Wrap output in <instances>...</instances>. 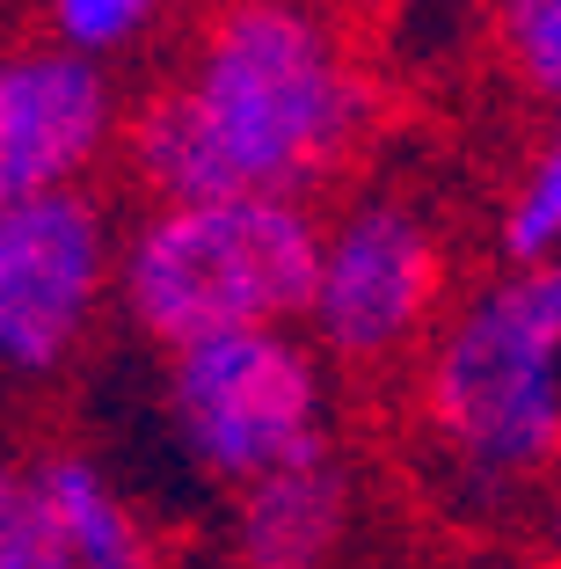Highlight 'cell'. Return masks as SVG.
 Wrapping results in <instances>:
<instances>
[{
    "mask_svg": "<svg viewBox=\"0 0 561 569\" xmlns=\"http://www.w3.org/2000/svg\"><path fill=\"white\" fill-rule=\"evenodd\" d=\"M380 124V81L329 0H219L182 73L124 124L153 204L314 198Z\"/></svg>",
    "mask_w": 561,
    "mask_h": 569,
    "instance_id": "6da1fadb",
    "label": "cell"
},
{
    "mask_svg": "<svg viewBox=\"0 0 561 569\" xmlns=\"http://www.w3.org/2000/svg\"><path fill=\"white\" fill-rule=\"evenodd\" d=\"M423 452L474 511L554 489L561 497V270H511L460 284L409 366Z\"/></svg>",
    "mask_w": 561,
    "mask_h": 569,
    "instance_id": "7a4b0ae2",
    "label": "cell"
},
{
    "mask_svg": "<svg viewBox=\"0 0 561 569\" xmlns=\"http://www.w3.org/2000/svg\"><path fill=\"white\" fill-rule=\"evenodd\" d=\"M314 278L321 219L299 198L153 204L117 256V300L132 329L168 351L227 329H299Z\"/></svg>",
    "mask_w": 561,
    "mask_h": 569,
    "instance_id": "3957f363",
    "label": "cell"
},
{
    "mask_svg": "<svg viewBox=\"0 0 561 569\" xmlns=\"http://www.w3.org/2000/svg\"><path fill=\"white\" fill-rule=\"evenodd\" d=\"M460 300L445 227L401 190H358L321 219V278L307 307V343L335 372L415 366L430 329Z\"/></svg>",
    "mask_w": 561,
    "mask_h": 569,
    "instance_id": "277c9868",
    "label": "cell"
},
{
    "mask_svg": "<svg viewBox=\"0 0 561 569\" xmlns=\"http://www.w3.org/2000/svg\"><path fill=\"white\" fill-rule=\"evenodd\" d=\"M182 452L241 497L270 468L329 446V358L299 329H227L168 351Z\"/></svg>",
    "mask_w": 561,
    "mask_h": 569,
    "instance_id": "5b68a950",
    "label": "cell"
},
{
    "mask_svg": "<svg viewBox=\"0 0 561 569\" xmlns=\"http://www.w3.org/2000/svg\"><path fill=\"white\" fill-rule=\"evenodd\" d=\"M110 204L96 190H51L0 204V372H59L117 284Z\"/></svg>",
    "mask_w": 561,
    "mask_h": 569,
    "instance_id": "8992f818",
    "label": "cell"
},
{
    "mask_svg": "<svg viewBox=\"0 0 561 569\" xmlns=\"http://www.w3.org/2000/svg\"><path fill=\"white\" fill-rule=\"evenodd\" d=\"M117 139V81L67 44L0 51V204L81 190Z\"/></svg>",
    "mask_w": 561,
    "mask_h": 569,
    "instance_id": "52a82bcc",
    "label": "cell"
},
{
    "mask_svg": "<svg viewBox=\"0 0 561 569\" xmlns=\"http://www.w3.org/2000/svg\"><path fill=\"white\" fill-rule=\"evenodd\" d=\"M358 526V475L335 446H314L241 489L233 555L241 569H329Z\"/></svg>",
    "mask_w": 561,
    "mask_h": 569,
    "instance_id": "ba28073f",
    "label": "cell"
},
{
    "mask_svg": "<svg viewBox=\"0 0 561 569\" xmlns=\"http://www.w3.org/2000/svg\"><path fill=\"white\" fill-rule=\"evenodd\" d=\"M30 475H37V489H44V503H51V526H59V540H67L73 569H153V548H147V533H139L132 503L102 482L96 460L51 452V460H37Z\"/></svg>",
    "mask_w": 561,
    "mask_h": 569,
    "instance_id": "9c48e42d",
    "label": "cell"
},
{
    "mask_svg": "<svg viewBox=\"0 0 561 569\" xmlns=\"http://www.w3.org/2000/svg\"><path fill=\"white\" fill-rule=\"evenodd\" d=\"M495 263H511V270L561 263V110L540 118L511 190L495 204Z\"/></svg>",
    "mask_w": 561,
    "mask_h": 569,
    "instance_id": "30bf717a",
    "label": "cell"
},
{
    "mask_svg": "<svg viewBox=\"0 0 561 569\" xmlns=\"http://www.w3.org/2000/svg\"><path fill=\"white\" fill-rule=\"evenodd\" d=\"M489 44L547 118L561 110V0H489Z\"/></svg>",
    "mask_w": 561,
    "mask_h": 569,
    "instance_id": "8fae6325",
    "label": "cell"
},
{
    "mask_svg": "<svg viewBox=\"0 0 561 569\" xmlns=\"http://www.w3.org/2000/svg\"><path fill=\"white\" fill-rule=\"evenodd\" d=\"M0 569H73L37 475L8 460H0Z\"/></svg>",
    "mask_w": 561,
    "mask_h": 569,
    "instance_id": "7c38bea8",
    "label": "cell"
},
{
    "mask_svg": "<svg viewBox=\"0 0 561 569\" xmlns=\"http://www.w3.org/2000/svg\"><path fill=\"white\" fill-rule=\"evenodd\" d=\"M161 8H168V0H44V22H51V37H59L67 51L102 59V51L147 37Z\"/></svg>",
    "mask_w": 561,
    "mask_h": 569,
    "instance_id": "4fadbf2b",
    "label": "cell"
},
{
    "mask_svg": "<svg viewBox=\"0 0 561 569\" xmlns=\"http://www.w3.org/2000/svg\"><path fill=\"white\" fill-rule=\"evenodd\" d=\"M554 270H561V263H554Z\"/></svg>",
    "mask_w": 561,
    "mask_h": 569,
    "instance_id": "5bb4252c",
    "label": "cell"
}]
</instances>
